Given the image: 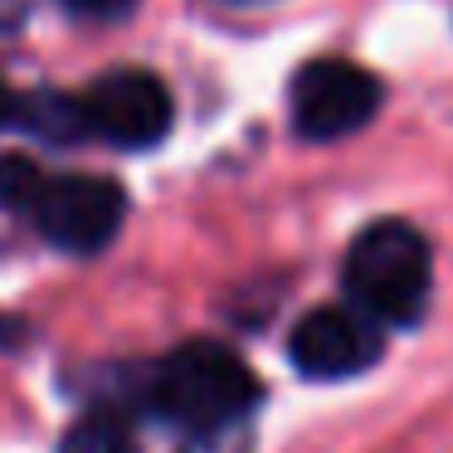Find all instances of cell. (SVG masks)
<instances>
[{
	"label": "cell",
	"instance_id": "obj_1",
	"mask_svg": "<svg viewBox=\"0 0 453 453\" xmlns=\"http://www.w3.org/2000/svg\"><path fill=\"white\" fill-rule=\"evenodd\" d=\"M264 385L234 346L196 336L166 351L147 375V404L190 439H215L258 410Z\"/></svg>",
	"mask_w": 453,
	"mask_h": 453
},
{
	"label": "cell",
	"instance_id": "obj_2",
	"mask_svg": "<svg viewBox=\"0 0 453 453\" xmlns=\"http://www.w3.org/2000/svg\"><path fill=\"white\" fill-rule=\"evenodd\" d=\"M342 283L371 322L414 326L429 307L434 254L410 219H375L346 249Z\"/></svg>",
	"mask_w": 453,
	"mask_h": 453
},
{
	"label": "cell",
	"instance_id": "obj_3",
	"mask_svg": "<svg viewBox=\"0 0 453 453\" xmlns=\"http://www.w3.org/2000/svg\"><path fill=\"white\" fill-rule=\"evenodd\" d=\"M25 215L64 254H98L127 219V190L112 176H44Z\"/></svg>",
	"mask_w": 453,
	"mask_h": 453
},
{
	"label": "cell",
	"instance_id": "obj_4",
	"mask_svg": "<svg viewBox=\"0 0 453 453\" xmlns=\"http://www.w3.org/2000/svg\"><path fill=\"white\" fill-rule=\"evenodd\" d=\"M88 137L108 142L118 151H147L171 132L176 103L171 88L151 69H108L79 93Z\"/></svg>",
	"mask_w": 453,
	"mask_h": 453
},
{
	"label": "cell",
	"instance_id": "obj_5",
	"mask_svg": "<svg viewBox=\"0 0 453 453\" xmlns=\"http://www.w3.org/2000/svg\"><path fill=\"white\" fill-rule=\"evenodd\" d=\"M380 79L351 59H312L297 69L288 108L307 142H336L361 132L380 112Z\"/></svg>",
	"mask_w": 453,
	"mask_h": 453
},
{
	"label": "cell",
	"instance_id": "obj_6",
	"mask_svg": "<svg viewBox=\"0 0 453 453\" xmlns=\"http://www.w3.org/2000/svg\"><path fill=\"white\" fill-rule=\"evenodd\" d=\"M380 322H371L356 303L312 307L297 317L293 336H288V356L307 380H351L380 361Z\"/></svg>",
	"mask_w": 453,
	"mask_h": 453
},
{
	"label": "cell",
	"instance_id": "obj_7",
	"mask_svg": "<svg viewBox=\"0 0 453 453\" xmlns=\"http://www.w3.org/2000/svg\"><path fill=\"white\" fill-rule=\"evenodd\" d=\"M11 122H20L25 132L44 142H59V147H73V142L88 137V118H83V103L73 93H59V88H35L25 98H15V112Z\"/></svg>",
	"mask_w": 453,
	"mask_h": 453
},
{
	"label": "cell",
	"instance_id": "obj_8",
	"mask_svg": "<svg viewBox=\"0 0 453 453\" xmlns=\"http://www.w3.org/2000/svg\"><path fill=\"white\" fill-rule=\"evenodd\" d=\"M59 453H142V439L132 434V424L118 410L98 404V410H83L64 429Z\"/></svg>",
	"mask_w": 453,
	"mask_h": 453
},
{
	"label": "cell",
	"instance_id": "obj_9",
	"mask_svg": "<svg viewBox=\"0 0 453 453\" xmlns=\"http://www.w3.org/2000/svg\"><path fill=\"white\" fill-rule=\"evenodd\" d=\"M44 171L35 166L30 157H20V151H5L0 157V210H15V215H25L35 200V190H40Z\"/></svg>",
	"mask_w": 453,
	"mask_h": 453
},
{
	"label": "cell",
	"instance_id": "obj_10",
	"mask_svg": "<svg viewBox=\"0 0 453 453\" xmlns=\"http://www.w3.org/2000/svg\"><path fill=\"white\" fill-rule=\"evenodd\" d=\"M69 11H79V15H98V20H112V15H127L137 0H64Z\"/></svg>",
	"mask_w": 453,
	"mask_h": 453
},
{
	"label": "cell",
	"instance_id": "obj_11",
	"mask_svg": "<svg viewBox=\"0 0 453 453\" xmlns=\"http://www.w3.org/2000/svg\"><path fill=\"white\" fill-rule=\"evenodd\" d=\"M11 112H15V93H11V83H5V73H0V127L11 122Z\"/></svg>",
	"mask_w": 453,
	"mask_h": 453
},
{
	"label": "cell",
	"instance_id": "obj_12",
	"mask_svg": "<svg viewBox=\"0 0 453 453\" xmlns=\"http://www.w3.org/2000/svg\"><path fill=\"white\" fill-rule=\"evenodd\" d=\"M234 5H258V0H234Z\"/></svg>",
	"mask_w": 453,
	"mask_h": 453
}]
</instances>
